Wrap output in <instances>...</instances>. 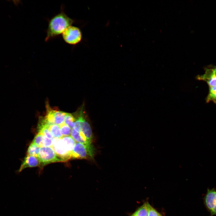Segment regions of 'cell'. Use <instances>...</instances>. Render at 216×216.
<instances>
[{
	"label": "cell",
	"instance_id": "1",
	"mask_svg": "<svg viewBox=\"0 0 216 216\" xmlns=\"http://www.w3.org/2000/svg\"><path fill=\"white\" fill-rule=\"evenodd\" d=\"M75 22L74 20L66 14L62 6L60 12L48 21L45 41L47 42L62 34L68 27L72 26Z\"/></svg>",
	"mask_w": 216,
	"mask_h": 216
},
{
	"label": "cell",
	"instance_id": "2",
	"mask_svg": "<svg viewBox=\"0 0 216 216\" xmlns=\"http://www.w3.org/2000/svg\"><path fill=\"white\" fill-rule=\"evenodd\" d=\"M63 40L67 44L75 45L82 40V35L80 28L76 26H71L68 27L63 32Z\"/></svg>",
	"mask_w": 216,
	"mask_h": 216
},
{
	"label": "cell",
	"instance_id": "3",
	"mask_svg": "<svg viewBox=\"0 0 216 216\" xmlns=\"http://www.w3.org/2000/svg\"><path fill=\"white\" fill-rule=\"evenodd\" d=\"M38 158L43 166L52 163L63 162L51 147H40Z\"/></svg>",
	"mask_w": 216,
	"mask_h": 216
},
{
	"label": "cell",
	"instance_id": "4",
	"mask_svg": "<svg viewBox=\"0 0 216 216\" xmlns=\"http://www.w3.org/2000/svg\"><path fill=\"white\" fill-rule=\"evenodd\" d=\"M94 154L93 147H89L82 143L76 142L71 153L72 158H93Z\"/></svg>",
	"mask_w": 216,
	"mask_h": 216
},
{
	"label": "cell",
	"instance_id": "5",
	"mask_svg": "<svg viewBox=\"0 0 216 216\" xmlns=\"http://www.w3.org/2000/svg\"><path fill=\"white\" fill-rule=\"evenodd\" d=\"M51 147L63 162L72 158L71 154L67 150L61 138H54Z\"/></svg>",
	"mask_w": 216,
	"mask_h": 216
},
{
	"label": "cell",
	"instance_id": "6",
	"mask_svg": "<svg viewBox=\"0 0 216 216\" xmlns=\"http://www.w3.org/2000/svg\"><path fill=\"white\" fill-rule=\"evenodd\" d=\"M205 206L210 214L216 206V189L208 188L203 197Z\"/></svg>",
	"mask_w": 216,
	"mask_h": 216
},
{
	"label": "cell",
	"instance_id": "7",
	"mask_svg": "<svg viewBox=\"0 0 216 216\" xmlns=\"http://www.w3.org/2000/svg\"><path fill=\"white\" fill-rule=\"evenodd\" d=\"M197 79L206 81L209 87L216 86V67L208 69L205 73L197 77Z\"/></svg>",
	"mask_w": 216,
	"mask_h": 216
},
{
	"label": "cell",
	"instance_id": "8",
	"mask_svg": "<svg viewBox=\"0 0 216 216\" xmlns=\"http://www.w3.org/2000/svg\"><path fill=\"white\" fill-rule=\"evenodd\" d=\"M84 108L82 110L80 118L81 130L88 141L92 143V134L91 126L84 117Z\"/></svg>",
	"mask_w": 216,
	"mask_h": 216
},
{
	"label": "cell",
	"instance_id": "9",
	"mask_svg": "<svg viewBox=\"0 0 216 216\" xmlns=\"http://www.w3.org/2000/svg\"><path fill=\"white\" fill-rule=\"evenodd\" d=\"M40 162L38 158L27 155L23 160L18 171L20 172L27 167L39 166H40Z\"/></svg>",
	"mask_w": 216,
	"mask_h": 216
},
{
	"label": "cell",
	"instance_id": "10",
	"mask_svg": "<svg viewBox=\"0 0 216 216\" xmlns=\"http://www.w3.org/2000/svg\"><path fill=\"white\" fill-rule=\"evenodd\" d=\"M71 135L76 141L82 143L89 147H93L92 143L88 141L81 131L78 132L73 128L71 129Z\"/></svg>",
	"mask_w": 216,
	"mask_h": 216
},
{
	"label": "cell",
	"instance_id": "11",
	"mask_svg": "<svg viewBox=\"0 0 216 216\" xmlns=\"http://www.w3.org/2000/svg\"><path fill=\"white\" fill-rule=\"evenodd\" d=\"M42 118L53 138H62V136L60 126L55 124L50 123L47 122L44 117Z\"/></svg>",
	"mask_w": 216,
	"mask_h": 216
},
{
	"label": "cell",
	"instance_id": "12",
	"mask_svg": "<svg viewBox=\"0 0 216 216\" xmlns=\"http://www.w3.org/2000/svg\"><path fill=\"white\" fill-rule=\"evenodd\" d=\"M67 150L70 153L73 150L76 141L71 136H62L61 138Z\"/></svg>",
	"mask_w": 216,
	"mask_h": 216
},
{
	"label": "cell",
	"instance_id": "13",
	"mask_svg": "<svg viewBox=\"0 0 216 216\" xmlns=\"http://www.w3.org/2000/svg\"><path fill=\"white\" fill-rule=\"evenodd\" d=\"M40 147L32 142L29 146L27 152V155H32L38 158Z\"/></svg>",
	"mask_w": 216,
	"mask_h": 216
},
{
	"label": "cell",
	"instance_id": "14",
	"mask_svg": "<svg viewBox=\"0 0 216 216\" xmlns=\"http://www.w3.org/2000/svg\"><path fill=\"white\" fill-rule=\"evenodd\" d=\"M148 203H144L131 216H148Z\"/></svg>",
	"mask_w": 216,
	"mask_h": 216
},
{
	"label": "cell",
	"instance_id": "15",
	"mask_svg": "<svg viewBox=\"0 0 216 216\" xmlns=\"http://www.w3.org/2000/svg\"><path fill=\"white\" fill-rule=\"evenodd\" d=\"M76 120V116L75 117L72 114L67 113L65 118L64 122L66 124L72 129L74 127Z\"/></svg>",
	"mask_w": 216,
	"mask_h": 216
},
{
	"label": "cell",
	"instance_id": "16",
	"mask_svg": "<svg viewBox=\"0 0 216 216\" xmlns=\"http://www.w3.org/2000/svg\"><path fill=\"white\" fill-rule=\"evenodd\" d=\"M206 101L207 103L212 101L216 103V86L209 87V93Z\"/></svg>",
	"mask_w": 216,
	"mask_h": 216
},
{
	"label": "cell",
	"instance_id": "17",
	"mask_svg": "<svg viewBox=\"0 0 216 216\" xmlns=\"http://www.w3.org/2000/svg\"><path fill=\"white\" fill-rule=\"evenodd\" d=\"M61 131L62 136H69L71 135L72 129L66 124L64 122L60 125Z\"/></svg>",
	"mask_w": 216,
	"mask_h": 216
},
{
	"label": "cell",
	"instance_id": "18",
	"mask_svg": "<svg viewBox=\"0 0 216 216\" xmlns=\"http://www.w3.org/2000/svg\"><path fill=\"white\" fill-rule=\"evenodd\" d=\"M32 142L40 147H43V137L41 134L38 132L34 138Z\"/></svg>",
	"mask_w": 216,
	"mask_h": 216
},
{
	"label": "cell",
	"instance_id": "19",
	"mask_svg": "<svg viewBox=\"0 0 216 216\" xmlns=\"http://www.w3.org/2000/svg\"><path fill=\"white\" fill-rule=\"evenodd\" d=\"M148 216H161L160 214L148 203Z\"/></svg>",
	"mask_w": 216,
	"mask_h": 216
},
{
	"label": "cell",
	"instance_id": "20",
	"mask_svg": "<svg viewBox=\"0 0 216 216\" xmlns=\"http://www.w3.org/2000/svg\"><path fill=\"white\" fill-rule=\"evenodd\" d=\"M43 147H49L51 146L52 144V140L44 135H43Z\"/></svg>",
	"mask_w": 216,
	"mask_h": 216
},
{
	"label": "cell",
	"instance_id": "21",
	"mask_svg": "<svg viewBox=\"0 0 216 216\" xmlns=\"http://www.w3.org/2000/svg\"><path fill=\"white\" fill-rule=\"evenodd\" d=\"M214 215H216V206L214 209L212 213L210 214V216H213Z\"/></svg>",
	"mask_w": 216,
	"mask_h": 216
}]
</instances>
